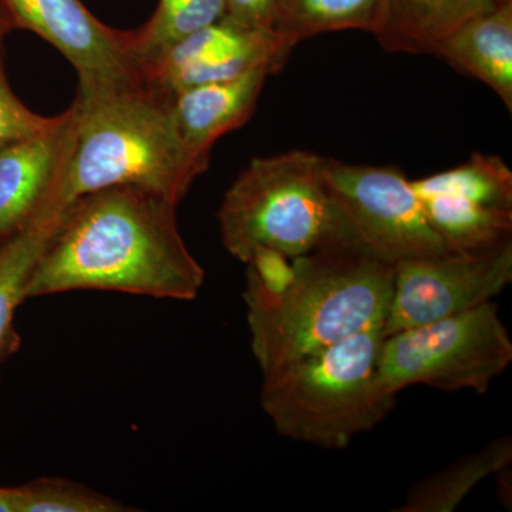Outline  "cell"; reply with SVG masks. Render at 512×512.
<instances>
[{
  "instance_id": "obj_1",
  "label": "cell",
  "mask_w": 512,
  "mask_h": 512,
  "mask_svg": "<svg viewBox=\"0 0 512 512\" xmlns=\"http://www.w3.org/2000/svg\"><path fill=\"white\" fill-rule=\"evenodd\" d=\"M177 205L127 185L70 202L29 276L26 299L70 291L197 298L205 272L181 237Z\"/></svg>"
},
{
  "instance_id": "obj_2",
  "label": "cell",
  "mask_w": 512,
  "mask_h": 512,
  "mask_svg": "<svg viewBox=\"0 0 512 512\" xmlns=\"http://www.w3.org/2000/svg\"><path fill=\"white\" fill-rule=\"evenodd\" d=\"M247 265L244 299L262 375L357 333L383 330L394 265L359 242H332L292 261L262 251Z\"/></svg>"
},
{
  "instance_id": "obj_3",
  "label": "cell",
  "mask_w": 512,
  "mask_h": 512,
  "mask_svg": "<svg viewBox=\"0 0 512 512\" xmlns=\"http://www.w3.org/2000/svg\"><path fill=\"white\" fill-rule=\"evenodd\" d=\"M57 197L64 207L110 187H137L178 204L208 170L184 146L171 97L141 82L79 84Z\"/></svg>"
},
{
  "instance_id": "obj_4",
  "label": "cell",
  "mask_w": 512,
  "mask_h": 512,
  "mask_svg": "<svg viewBox=\"0 0 512 512\" xmlns=\"http://www.w3.org/2000/svg\"><path fill=\"white\" fill-rule=\"evenodd\" d=\"M382 329L366 330L264 373L261 406L286 439L343 450L396 404L379 379Z\"/></svg>"
},
{
  "instance_id": "obj_5",
  "label": "cell",
  "mask_w": 512,
  "mask_h": 512,
  "mask_svg": "<svg viewBox=\"0 0 512 512\" xmlns=\"http://www.w3.org/2000/svg\"><path fill=\"white\" fill-rule=\"evenodd\" d=\"M322 158L293 150L248 164L218 210L229 254L248 264L261 251L295 259L332 242H359L326 188Z\"/></svg>"
},
{
  "instance_id": "obj_6",
  "label": "cell",
  "mask_w": 512,
  "mask_h": 512,
  "mask_svg": "<svg viewBox=\"0 0 512 512\" xmlns=\"http://www.w3.org/2000/svg\"><path fill=\"white\" fill-rule=\"evenodd\" d=\"M512 362L510 333L493 301L383 336L377 372L399 394L414 384L484 394Z\"/></svg>"
},
{
  "instance_id": "obj_7",
  "label": "cell",
  "mask_w": 512,
  "mask_h": 512,
  "mask_svg": "<svg viewBox=\"0 0 512 512\" xmlns=\"http://www.w3.org/2000/svg\"><path fill=\"white\" fill-rule=\"evenodd\" d=\"M322 175L357 241L383 261L396 265L448 251L399 168L323 157Z\"/></svg>"
},
{
  "instance_id": "obj_8",
  "label": "cell",
  "mask_w": 512,
  "mask_h": 512,
  "mask_svg": "<svg viewBox=\"0 0 512 512\" xmlns=\"http://www.w3.org/2000/svg\"><path fill=\"white\" fill-rule=\"evenodd\" d=\"M512 281V239L480 251L451 252L394 265L382 335L416 328L493 301Z\"/></svg>"
},
{
  "instance_id": "obj_9",
  "label": "cell",
  "mask_w": 512,
  "mask_h": 512,
  "mask_svg": "<svg viewBox=\"0 0 512 512\" xmlns=\"http://www.w3.org/2000/svg\"><path fill=\"white\" fill-rule=\"evenodd\" d=\"M295 46L271 30L251 29L227 16L165 49L141 67V80L154 92L175 94L256 69L276 74L284 69Z\"/></svg>"
},
{
  "instance_id": "obj_10",
  "label": "cell",
  "mask_w": 512,
  "mask_h": 512,
  "mask_svg": "<svg viewBox=\"0 0 512 512\" xmlns=\"http://www.w3.org/2000/svg\"><path fill=\"white\" fill-rule=\"evenodd\" d=\"M16 29L42 37L66 57L79 84L143 82L127 30L110 28L82 0H0Z\"/></svg>"
},
{
  "instance_id": "obj_11",
  "label": "cell",
  "mask_w": 512,
  "mask_h": 512,
  "mask_svg": "<svg viewBox=\"0 0 512 512\" xmlns=\"http://www.w3.org/2000/svg\"><path fill=\"white\" fill-rule=\"evenodd\" d=\"M72 134L69 107L42 133L0 147V247L32 224L50 202L59 201L57 188Z\"/></svg>"
},
{
  "instance_id": "obj_12",
  "label": "cell",
  "mask_w": 512,
  "mask_h": 512,
  "mask_svg": "<svg viewBox=\"0 0 512 512\" xmlns=\"http://www.w3.org/2000/svg\"><path fill=\"white\" fill-rule=\"evenodd\" d=\"M269 69H256L237 79L191 87L171 97L175 127L191 156L210 164L218 138L244 126L256 109Z\"/></svg>"
},
{
  "instance_id": "obj_13",
  "label": "cell",
  "mask_w": 512,
  "mask_h": 512,
  "mask_svg": "<svg viewBox=\"0 0 512 512\" xmlns=\"http://www.w3.org/2000/svg\"><path fill=\"white\" fill-rule=\"evenodd\" d=\"M434 56L476 77L512 110V0H494L454 30Z\"/></svg>"
},
{
  "instance_id": "obj_14",
  "label": "cell",
  "mask_w": 512,
  "mask_h": 512,
  "mask_svg": "<svg viewBox=\"0 0 512 512\" xmlns=\"http://www.w3.org/2000/svg\"><path fill=\"white\" fill-rule=\"evenodd\" d=\"M494 0H380L372 35L386 52L434 55L437 47Z\"/></svg>"
},
{
  "instance_id": "obj_15",
  "label": "cell",
  "mask_w": 512,
  "mask_h": 512,
  "mask_svg": "<svg viewBox=\"0 0 512 512\" xmlns=\"http://www.w3.org/2000/svg\"><path fill=\"white\" fill-rule=\"evenodd\" d=\"M64 207L47 205L32 224L0 247V369L18 352L15 315L26 299L29 276L62 218Z\"/></svg>"
},
{
  "instance_id": "obj_16",
  "label": "cell",
  "mask_w": 512,
  "mask_h": 512,
  "mask_svg": "<svg viewBox=\"0 0 512 512\" xmlns=\"http://www.w3.org/2000/svg\"><path fill=\"white\" fill-rule=\"evenodd\" d=\"M511 461V437L493 440L476 453L467 454L414 485L397 511L453 512L473 488L485 478L497 476V473L510 466Z\"/></svg>"
},
{
  "instance_id": "obj_17",
  "label": "cell",
  "mask_w": 512,
  "mask_h": 512,
  "mask_svg": "<svg viewBox=\"0 0 512 512\" xmlns=\"http://www.w3.org/2000/svg\"><path fill=\"white\" fill-rule=\"evenodd\" d=\"M419 197L430 224L448 251H480L511 238L512 210L485 207L450 194Z\"/></svg>"
},
{
  "instance_id": "obj_18",
  "label": "cell",
  "mask_w": 512,
  "mask_h": 512,
  "mask_svg": "<svg viewBox=\"0 0 512 512\" xmlns=\"http://www.w3.org/2000/svg\"><path fill=\"white\" fill-rule=\"evenodd\" d=\"M379 9L380 0H278L275 32L292 46L340 30L373 33Z\"/></svg>"
},
{
  "instance_id": "obj_19",
  "label": "cell",
  "mask_w": 512,
  "mask_h": 512,
  "mask_svg": "<svg viewBox=\"0 0 512 512\" xmlns=\"http://www.w3.org/2000/svg\"><path fill=\"white\" fill-rule=\"evenodd\" d=\"M224 16V0H160L148 22L128 32V47L138 72L178 40Z\"/></svg>"
},
{
  "instance_id": "obj_20",
  "label": "cell",
  "mask_w": 512,
  "mask_h": 512,
  "mask_svg": "<svg viewBox=\"0 0 512 512\" xmlns=\"http://www.w3.org/2000/svg\"><path fill=\"white\" fill-rule=\"evenodd\" d=\"M412 184L417 195H457L485 207L512 210V171L497 156L474 153L466 163Z\"/></svg>"
},
{
  "instance_id": "obj_21",
  "label": "cell",
  "mask_w": 512,
  "mask_h": 512,
  "mask_svg": "<svg viewBox=\"0 0 512 512\" xmlns=\"http://www.w3.org/2000/svg\"><path fill=\"white\" fill-rule=\"evenodd\" d=\"M18 512L136 511L109 495L64 478H37L16 487Z\"/></svg>"
},
{
  "instance_id": "obj_22",
  "label": "cell",
  "mask_w": 512,
  "mask_h": 512,
  "mask_svg": "<svg viewBox=\"0 0 512 512\" xmlns=\"http://www.w3.org/2000/svg\"><path fill=\"white\" fill-rule=\"evenodd\" d=\"M55 119L56 116H40L30 110L13 92L6 76L3 40H0V147L42 133L55 123Z\"/></svg>"
},
{
  "instance_id": "obj_23",
  "label": "cell",
  "mask_w": 512,
  "mask_h": 512,
  "mask_svg": "<svg viewBox=\"0 0 512 512\" xmlns=\"http://www.w3.org/2000/svg\"><path fill=\"white\" fill-rule=\"evenodd\" d=\"M225 16L245 28L275 32L278 0H224Z\"/></svg>"
},
{
  "instance_id": "obj_24",
  "label": "cell",
  "mask_w": 512,
  "mask_h": 512,
  "mask_svg": "<svg viewBox=\"0 0 512 512\" xmlns=\"http://www.w3.org/2000/svg\"><path fill=\"white\" fill-rule=\"evenodd\" d=\"M0 512H18L16 487H0Z\"/></svg>"
},
{
  "instance_id": "obj_25",
  "label": "cell",
  "mask_w": 512,
  "mask_h": 512,
  "mask_svg": "<svg viewBox=\"0 0 512 512\" xmlns=\"http://www.w3.org/2000/svg\"><path fill=\"white\" fill-rule=\"evenodd\" d=\"M13 29H16L13 20L10 18L8 10L0 2V40L5 39Z\"/></svg>"
}]
</instances>
